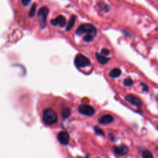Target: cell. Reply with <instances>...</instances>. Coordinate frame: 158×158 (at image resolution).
Wrapping results in <instances>:
<instances>
[{
    "label": "cell",
    "mask_w": 158,
    "mask_h": 158,
    "mask_svg": "<svg viewBox=\"0 0 158 158\" xmlns=\"http://www.w3.org/2000/svg\"><path fill=\"white\" fill-rule=\"evenodd\" d=\"M42 118L44 123L47 125H52L58 122L56 113L51 108H47L43 111Z\"/></svg>",
    "instance_id": "cell-1"
},
{
    "label": "cell",
    "mask_w": 158,
    "mask_h": 158,
    "mask_svg": "<svg viewBox=\"0 0 158 158\" xmlns=\"http://www.w3.org/2000/svg\"><path fill=\"white\" fill-rule=\"evenodd\" d=\"M76 33L78 35H82V34L87 33L88 35H91L95 37L96 35L97 30L95 27H94L93 25L90 24H84L80 25L77 28Z\"/></svg>",
    "instance_id": "cell-2"
},
{
    "label": "cell",
    "mask_w": 158,
    "mask_h": 158,
    "mask_svg": "<svg viewBox=\"0 0 158 158\" xmlns=\"http://www.w3.org/2000/svg\"><path fill=\"white\" fill-rule=\"evenodd\" d=\"M49 9L47 7H42L39 9L38 12V22L40 27L44 28L46 26V18L49 14Z\"/></svg>",
    "instance_id": "cell-3"
},
{
    "label": "cell",
    "mask_w": 158,
    "mask_h": 158,
    "mask_svg": "<svg viewBox=\"0 0 158 158\" xmlns=\"http://www.w3.org/2000/svg\"><path fill=\"white\" fill-rule=\"evenodd\" d=\"M75 64L78 68L85 67L90 64V61L88 58L82 54H78L75 58Z\"/></svg>",
    "instance_id": "cell-4"
},
{
    "label": "cell",
    "mask_w": 158,
    "mask_h": 158,
    "mask_svg": "<svg viewBox=\"0 0 158 158\" xmlns=\"http://www.w3.org/2000/svg\"><path fill=\"white\" fill-rule=\"evenodd\" d=\"M78 112L81 114L87 116H91L94 115L95 113V110L93 107L87 105H81L78 107Z\"/></svg>",
    "instance_id": "cell-5"
},
{
    "label": "cell",
    "mask_w": 158,
    "mask_h": 158,
    "mask_svg": "<svg viewBox=\"0 0 158 158\" xmlns=\"http://www.w3.org/2000/svg\"><path fill=\"white\" fill-rule=\"evenodd\" d=\"M58 140L61 144L63 145H67L69 144L70 137L67 132L62 131L59 132L58 135Z\"/></svg>",
    "instance_id": "cell-6"
},
{
    "label": "cell",
    "mask_w": 158,
    "mask_h": 158,
    "mask_svg": "<svg viewBox=\"0 0 158 158\" xmlns=\"http://www.w3.org/2000/svg\"><path fill=\"white\" fill-rule=\"evenodd\" d=\"M50 24L53 26H59L61 27H64L66 25V19L65 17H64L62 15L58 16L56 19H52L50 21Z\"/></svg>",
    "instance_id": "cell-7"
},
{
    "label": "cell",
    "mask_w": 158,
    "mask_h": 158,
    "mask_svg": "<svg viewBox=\"0 0 158 158\" xmlns=\"http://www.w3.org/2000/svg\"><path fill=\"white\" fill-rule=\"evenodd\" d=\"M129 151V148L125 145H121L114 147V152L119 156H123L127 155Z\"/></svg>",
    "instance_id": "cell-8"
},
{
    "label": "cell",
    "mask_w": 158,
    "mask_h": 158,
    "mask_svg": "<svg viewBox=\"0 0 158 158\" xmlns=\"http://www.w3.org/2000/svg\"><path fill=\"white\" fill-rule=\"evenodd\" d=\"M125 100L132 105H134L138 107H140L142 106V102L138 97L132 95H128L125 96Z\"/></svg>",
    "instance_id": "cell-9"
},
{
    "label": "cell",
    "mask_w": 158,
    "mask_h": 158,
    "mask_svg": "<svg viewBox=\"0 0 158 158\" xmlns=\"http://www.w3.org/2000/svg\"><path fill=\"white\" fill-rule=\"evenodd\" d=\"M114 119L110 114H105L101 116L98 119V122L101 125H106L113 122Z\"/></svg>",
    "instance_id": "cell-10"
},
{
    "label": "cell",
    "mask_w": 158,
    "mask_h": 158,
    "mask_svg": "<svg viewBox=\"0 0 158 158\" xmlns=\"http://www.w3.org/2000/svg\"><path fill=\"white\" fill-rule=\"evenodd\" d=\"M76 21V16H74V15H72V16L71 17L70 19H69V23L67 24V26L66 27V31H70L71 30L73 27L74 25H75V22Z\"/></svg>",
    "instance_id": "cell-11"
},
{
    "label": "cell",
    "mask_w": 158,
    "mask_h": 158,
    "mask_svg": "<svg viewBox=\"0 0 158 158\" xmlns=\"http://www.w3.org/2000/svg\"><path fill=\"white\" fill-rule=\"evenodd\" d=\"M121 69L119 68H114L109 72V76L111 78H115L119 77L121 76Z\"/></svg>",
    "instance_id": "cell-12"
},
{
    "label": "cell",
    "mask_w": 158,
    "mask_h": 158,
    "mask_svg": "<svg viewBox=\"0 0 158 158\" xmlns=\"http://www.w3.org/2000/svg\"><path fill=\"white\" fill-rule=\"evenodd\" d=\"M96 58L97 59L98 61L100 62L101 64H106L109 61V58H106L104 56L101 55V54H98V53H96Z\"/></svg>",
    "instance_id": "cell-13"
},
{
    "label": "cell",
    "mask_w": 158,
    "mask_h": 158,
    "mask_svg": "<svg viewBox=\"0 0 158 158\" xmlns=\"http://www.w3.org/2000/svg\"><path fill=\"white\" fill-rule=\"evenodd\" d=\"M71 109L68 107L64 108L62 111V116L63 119H67L71 115Z\"/></svg>",
    "instance_id": "cell-14"
},
{
    "label": "cell",
    "mask_w": 158,
    "mask_h": 158,
    "mask_svg": "<svg viewBox=\"0 0 158 158\" xmlns=\"http://www.w3.org/2000/svg\"><path fill=\"white\" fill-rule=\"evenodd\" d=\"M36 8H37V4H33L28 13V16L30 18H32L35 16V12H36Z\"/></svg>",
    "instance_id": "cell-15"
},
{
    "label": "cell",
    "mask_w": 158,
    "mask_h": 158,
    "mask_svg": "<svg viewBox=\"0 0 158 158\" xmlns=\"http://www.w3.org/2000/svg\"><path fill=\"white\" fill-rule=\"evenodd\" d=\"M123 84L125 86L130 87L133 84V81L132 80L131 78H127L123 81Z\"/></svg>",
    "instance_id": "cell-16"
},
{
    "label": "cell",
    "mask_w": 158,
    "mask_h": 158,
    "mask_svg": "<svg viewBox=\"0 0 158 158\" xmlns=\"http://www.w3.org/2000/svg\"><path fill=\"white\" fill-rule=\"evenodd\" d=\"M142 157L144 158H152L153 157V156L152 155V153L148 151V150H145L142 153Z\"/></svg>",
    "instance_id": "cell-17"
},
{
    "label": "cell",
    "mask_w": 158,
    "mask_h": 158,
    "mask_svg": "<svg viewBox=\"0 0 158 158\" xmlns=\"http://www.w3.org/2000/svg\"><path fill=\"white\" fill-rule=\"evenodd\" d=\"M93 38H94V37L91 35H86L83 37V40L85 41V42H91L93 40Z\"/></svg>",
    "instance_id": "cell-18"
},
{
    "label": "cell",
    "mask_w": 158,
    "mask_h": 158,
    "mask_svg": "<svg viewBox=\"0 0 158 158\" xmlns=\"http://www.w3.org/2000/svg\"><path fill=\"white\" fill-rule=\"evenodd\" d=\"M94 130L95 131V132L97 133L98 135H101V136H104L105 135V133H104V132L100 128H99L97 126L94 127Z\"/></svg>",
    "instance_id": "cell-19"
},
{
    "label": "cell",
    "mask_w": 158,
    "mask_h": 158,
    "mask_svg": "<svg viewBox=\"0 0 158 158\" xmlns=\"http://www.w3.org/2000/svg\"><path fill=\"white\" fill-rule=\"evenodd\" d=\"M101 53H102L103 54H104V55L107 56V55H109V54L110 51H109V49H107L103 48V49H102V50H101Z\"/></svg>",
    "instance_id": "cell-20"
},
{
    "label": "cell",
    "mask_w": 158,
    "mask_h": 158,
    "mask_svg": "<svg viewBox=\"0 0 158 158\" xmlns=\"http://www.w3.org/2000/svg\"><path fill=\"white\" fill-rule=\"evenodd\" d=\"M32 0H22V4L24 6H28Z\"/></svg>",
    "instance_id": "cell-21"
},
{
    "label": "cell",
    "mask_w": 158,
    "mask_h": 158,
    "mask_svg": "<svg viewBox=\"0 0 158 158\" xmlns=\"http://www.w3.org/2000/svg\"><path fill=\"white\" fill-rule=\"evenodd\" d=\"M140 85L142 86V87H143V91H148V90H149V88H148V85H146V84L143 83H140Z\"/></svg>",
    "instance_id": "cell-22"
},
{
    "label": "cell",
    "mask_w": 158,
    "mask_h": 158,
    "mask_svg": "<svg viewBox=\"0 0 158 158\" xmlns=\"http://www.w3.org/2000/svg\"><path fill=\"white\" fill-rule=\"evenodd\" d=\"M156 100H157V103H158V96L156 97Z\"/></svg>",
    "instance_id": "cell-23"
},
{
    "label": "cell",
    "mask_w": 158,
    "mask_h": 158,
    "mask_svg": "<svg viewBox=\"0 0 158 158\" xmlns=\"http://www.w3.org/2000/svg\"><path fill=\"white\" fill-rule=\"evenodd\" d=\"M157 128H158V124H157Z\"/></svg>",
    "instance_id": "cell-24"
},
{
    "label": "cell",
    "mask_w": 158,
    "mask_h": 158,
    "mask_svg": "<svg viewBox=\"0 0 158 158\" xmlns=\"http://www.w3.org/2000/svg\"><path fill=\"white\" fill-rule=\"evenodd\" d=\"M157 150H158V147H157Z\"/></svg>",
    "instance_id": "cell-25"
}]
</instances>
